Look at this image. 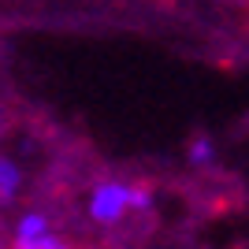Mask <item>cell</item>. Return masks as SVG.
I'll list each match as a JSON object with an SVG mask.
<instances>
[{"instance_id": "6da1fadb", "label": "cell", "mask_w": 249, "mask_h": 249, "mask_svg": "<svg viewBox=\"0 0 249 249\" xmlns=\"http://www.w3.org/2000/svg\"><path fill=\"white\" fill-rule=\"evenodd\" d=\"M175 186L197 219H216L249 205V186L242 182V175H234L219 164L194 167V175H178Z\"/></svg>"}, {"instance_id": "7a4b0ae2", "label": "cell", "mask_w": 249, "mask_h": 249, "mask_svg": "<svg viewBox=\"0 0 249 249\" xmlns=\"http://www.w3.org/2000/svg\"><path fill=\"white\" fill-rule=\"evenodd\" d=\"M134 205H138V178L130 175L123 182V178L108 175V178H101V182L93 186L86 212H89V219H93L97 227H112V223H119Z\"/></svg>"}, {"instance_id": "3957f363", "label": "cell", "mask_w": 249, "mask_h": 249, "mask_svg": "<svg viewBox=\"0 0 249 249\" xmlns=\"http://www.w3.org/2000/svg\"><path fill=\"white\" fill-rule=\"evenodd\" d=\"M186 160H190V167H212L216 164V142L208 138V130H194L186 138Z\"/></svg>"}, {"instance_id": "277c9868", "label": "cell", "mask_w": 249, "mask_h": 249, "mask_svg": "<svg viewBox=\"0 0 249 249\" xmlns=\"http://www.w3.org/2000/svg\"><path fill=\"white\" fill-rule=\"evenodd\" d=\"M19 178H22V171H19V164H15V156L4 153V164H0V201H4V208L15 205V190H19Z\"/></svg>"}, {"instance_id": "5b68a950", "label": "cell", "mask_w": 249, "mask_h": 249, "mask_svg": "<svg viewBox=\"0 0 249 249\" xmlns=\"http://www.w3.org/2000/svg\"><path fill=\"white\" fill-rule=\"evenodd\" d=\"M11 249H71V242L60 238V234L52 231V234H45V238H37V242H11Z\"/></svg>"}, {"instance_id": "8992f818", "label": "cell", "mask_w": 249, "mask_h": 249, "mask_svg": "<svg viewBox=\"0 0 249 249\" xmlns=\"http://www.w3.org/2000/svg\"><path fill=\"white\" fill-rule=\"evenodd\" d=\"M78 249H104L101 242H89V246H78Z\"/></svg>"}]
</instances>
